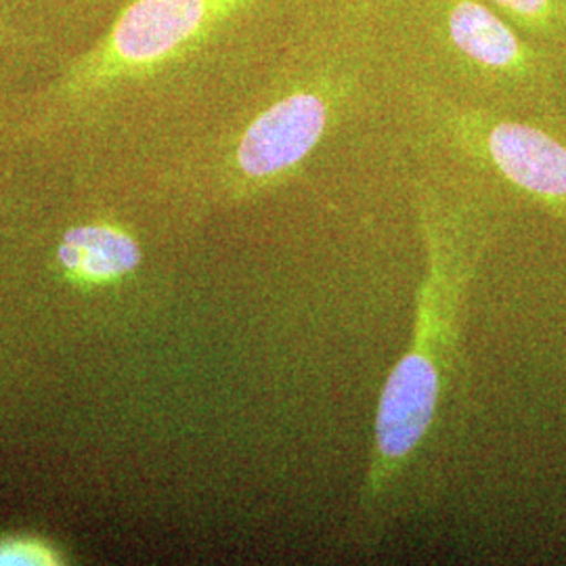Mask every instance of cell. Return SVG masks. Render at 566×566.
I'll use <instances>...</instances> for the list:
<instances>
[{
    "instance_id": "cell-1",
    "label": "cell",
    "mask_w": 566,
    "mask_h": 566,
    "mask_svg": "<svg viewBox=\"0 0 566 566\" xmlns=\"http://www.w3.org/2000/svg\"><path fill=\"white\" fill-rule=\"evenodd\" d=\"M382 0H126L46 86L60 107L263 78L292 49Z\"/></svg>"
},
{
    "instance_id": "cell-2",
    "label": "cell",
    "mask_w": 566,
    "mask_h": 566,
    "mask_svg": "<svg viewBox=\"0 0 566 566\" xmlns=\"http://www.w3.org/2000/svg\"><path fill=\"white\" fill-rule=\"evenodd\" d=\"M453 179L418 181L426 273L411 344L386 380L374 430L364 502L376 507L411 465L434 424L460 346L468 287L485 245L481 217Z\"/></svg>"
},
{
    "instance_id": "cell-3",
    "label": "cell",
    "mask_w": 566,
    "mask_h": 566,
    "mask_svg": "<svg viewBox=\"0 0 566 566\" xmlns=\"http://www.w3.org/2000/svg\"><path fill=\"white\" fill-rule=\"evenodd\" d=\"M386 41L399 81L495 107L546 72L537 46L485 0H386Z\"/></svg>"
},
{
    "instance_id": "cell-4",
    "label": "cell",
    "mask_w": 566,
    "mask_h": 566,
    "mask_svg": "<svg viewBox=\"0 0 566 566\" xmlns=\"http://www.w3.org/2000/svg\"><path fill=\"white\" fill-rule=\"evenodd\" d=\"M399 102L428 147L468 172L504 182L566 221V142L504 109L399 84Z\"/></svg>"
},
{
    "instance_id": "cell-5",
    "label": "cell",
    "mask_w": 566,
    "mask_h": 566,
    "mask_svg": "<svg viewBox=\"0 0 566 566\" xmlns=\"http://www.w3.org/2000/svg\"><path fill=\"white\" fill-rule=\"evenodd\" d=\"M61 263L88 277H114L133 271L142 252L124 233L107 227H76L65 233L60 248Z\"/></svg>"
},
{
    "instance_id": "cell-6",
    "label": "cell",
    "mask_w": 566,
    "mask_h": 566,
    "mask_svg": "<svg viewBox=\"0 0 566 566\" xmlns=\"http://www.w3.org/2000/svg\"><path fill=\"white\" fill-rule=\"evenodd\" d=\"M528 41L556 36L566 20V0H485Z\"/></svg>"
},
{
    "instance_id": "cell-7",
    "label": "cell",
    "mask_w": 566,
    "mask_h": 566,
    "mask_svg": "<svg viewBox=\"0 0 566 566\" xmlns=\"http://www.w3.org/2000/svg\"><path fill=\"white\" fill-rule=\"evenodd\" d=\"M81 15L88 11H103V9H116L118 0H67Z\"/></svg>"
},
{
    "instance_id": "cell-8",
    "label": "cell",
    "mask_w": 566,
    "mask_h": 566,
    "mask_svg": "<svg viewBox=\"0 0 566 566\" xmlns=\"http://www.w3.org/2000/svg\"><path fill=\"white\" fill-rule=\"evenodd\" d=\"M386 0H382V4H385Z\"/></svg>"
}]
</instances>
